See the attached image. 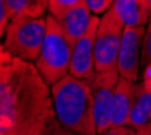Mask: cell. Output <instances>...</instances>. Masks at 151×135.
<instances>
[{
  "instance_id": "cell-1",
  "label": "cell",
  "mask_w": 151,
  "mask_h": 135,
  "mask_svg": "<svg viewBox=\"0 0 151 135\" xmlns=\"http://www.w3.org/2000/svg\"><path fill=\"white\" fill-rule=\"evenodd\" d=\"M54 116L51 91L35 64L0 45V135H41Z\"/></svg>"
},
{
  "instance_id": "cell-2",
  "label": "cell",
  "mask_w": 151,
  "mask_h": 135,
  "mask_svg": "<svg viewBox=\"0 0 151 135\" xmlns=\"http://www.w3.org/2000/svg\"><path fill=\"white\" fill-rule=\"evenodd\" d=\"M50 91L54 115L63 127L78 134L97 135L93 95L88 82L68 74L51 85Z\"/></svg>"
},
{
  "instance_id": "cell-3",
  "label": "cell",
  "mask_w": 151,
  "mask_h": 135,
  "mask_svg": "<svg viewBox=\"0 0 151 135\" xmlns=\"http://www.w3.org/2000/svg\"><path fill=\"white\" fill-rule=\"evenodd\" d=\"M73 46L58 20L53 15L46 16V35L35 68L47 85H54L69 74Z\"/></svg>"
},
{
  "instance_id": "cell-4",
  "label": "cell",
  "mask_w": 151,
  "mask_h": 135,
  "mask_svg": "<svg viewBox=\"0 0 151 135\" xmlns=\"http://www.w3.org/2000/svg\"><path fill=\"white\" fill-rule=\"evenodd\" d=\"M46 35V18L11 19L4 32L3 46L9 54L24 61H37Z\"/></svg>"
},
{
  "instance_id": "cell-5",
  "label": "cell",
  "mask_w": 151,
  "mask_h": 135,
  "mask_svg": "<svg viewBox=\"0 0 151 135\" xmlns=\"http://www.w3.org/2000/svg\"><path fill=\"white\" fill-rule=\"evenodd\" d=\"M124 25L111 7L99 22L94 39V69L105 72L117 66Z\"/></svg>"
},
{
  "instance_id": "cell-6",
  "label": "cell",
  "mask_w": 151,
  "mask_h": 135,
  "mask_svg": "<svg viewBox=\"0 0 151 135\" xmlns=\"http://www.w3.org/2000/svg\"><path fill=\"white\" fill-rule=\"evenodd\" d=\"M120 80L119 69L96 72L91 80H88V85L91 87L94 101V122L97 135L108 131L112 127L111 124V105H112L113 92Z\"/></svg>"
},
{
  "instance_id": "cell-7",
  "label": "cell",
  "mask_w": 151,
  "mask_h": 135,
  "mask_svg": "<svg viewBox=\"0 0 151 135\" xmlns=\"http://www.w3.org/2000/svg\"><path fill=\"white\" fill-rule=\"evenodd\" d=\"M145 34V26H142V27H124V31H123L119 57H117V69H119L122 77L134 82L139 80L140 54Z\"/></svg>"
},
{
  "instance_id": "cell-8",
  "label": "cell",
  "mask_w": 151,
  "mask_h": 135,
  "mask_svg": "<svg viewBox=\"0 0 151 135\" xmlns=\"http://www.w3.org/2000/svg\"><path fill=\"white\" fill-rule=\"evenodd\" d=\"M99 22H100V19L97 16H93L86 32L73 46L69 74L76 79L88 81L96 73V69H94V39H96Z\"/></svg>"
},
{
  "instance_id": "cell-9",
  "label": "cell",
  "mask_w": 151,
  "mask_h": 135,
  "mask_svg": "<svg viewBox=\"0 0 151 135\" xmlns=\"http://www.w3.org/2000/svg\"><path fill=\"white\" fill-rule=\"evenodd\" d=\"M135 93V82L120 76V80L113 92L111 105V124L112 127L129 126L132 103Z\"/></svg>"
},
{
  "instance_id": "cell-10",
  "label": "cell",
  "mask_w": 151,
  "mask_h": 135,
  "mask_svg": "<svg viewBox=\"0 0 151 135\" xmlns=\"http://www.w3.org/2000/svg\"><path fill=\"white\" fill-rule=\"evenodd\" d=\"M151 122V65L147 66L145 79L135 82L129 127L138 129Z\"/></svg>"
},
{
  "instance_id": "cell-11",
  "label": "cell",
  "mask_w": 151,
  "mask_h": 135,
  "mask_svg": "<svg viewBox=\"0 0 151 135\" xmlns=\"http://www.w3.org/2000/svg\"><path fill=\"white\" fill-rule=\"evenodd\" d=\"M91 12L92 11L89 9L88 4L85 3V0H82L81 3L69 8L60 18H57L63 32L73 45L86 32V30L91 26L92 18H93Z\"/></svg>"
},
{
  "instance_id": "cell-12",
  "label": "cell",
  "mask_w": 151,
  "mask_h": 135,
  "mask_svg": "<svg viewBox=\"0 0 151 135\" xmlns=\"http://www.w3.org/2000/svg\"><path fill=\"white\" fill-rule=\"evenodd\" d=\"M112 9L124 27H142L151 19L146 0H115Z\"/></svg>"
},
{
  "instance_id": "cell-13",
  "label": "cell",
  "mask_w": 151,
  "mask_h": 135,
  "mask_svg": "<svg viewBox=\"0 0 151 135\" xmlns=\"http://www.w3.org/2000/svg\"><path fill=\"white\" fill-rule=\"evenodd\" d=\"M9 18H41L47 9L49 0H6Z\"/></svg>"
},
{
  "instance_id": "cell-14",
  "label": "cell",
  "mask_w": 151,
  "mask_h": 135,
  "mask_svg": "<svg viewBox=\"0 0 151 135\" xmlns=\"http://www.w3.org/2000/svg\"><path fill=\"white\" fill-rule=\"evenodd\" d=\"M81 1L82 0H49L47 9L50 11V15H53L57 19V18H60L65 11L77 6Z\"/></svg>"
},
{
  "instance_id": "cell-15",
  "label": "cell",
  "mask_w": 151,
  "mask_h": 135,
  "mask_svg": "<svg viewBox=\"0 0 151 135\" xmlns=\"http://www.w3.org/2000/svg\"><path fill=\"white\" fill-rule=\"evenodd\" d=\"M41 135H85V134H78V132H74V131H72V130L63 127L62 124L57 120V118L54 116L50 122L47 123V126L45 127L43 132H42Z\"/></svg>"
},
{
  "instance_id": "cell-16",
  "label": "cell",
  "mask_w": 151,
  "mask_h": 135,
  "mask_svg": "<svg viewBox=\"0 0 151 135\" xmlns=\"http://www.w3.org/2000/svg\"><path fill=\"white\" fill-rule=\"evenodd\" d=\"M140 65L150 66L151 65V22L146 28V34L143 38L142 45V54H140Z\"/></svg>"
},
{
  "instance_id": "cell-17",
  "label": "cell",
  "mask_w": 151,
  "mask_h": 135,
  "mask_svg": "<svg viewBox=\"0 0 151 135\" xmlns=\"http://www.w3.org/2000/svg\"><path fill=\"white\" fill-rule=\"evenodd\" d=\"M115 0H85L89 9L94 14H105L112 7Z\"/></svg>"
},
{
  "instance_id": "cell-18",
  "label": "cell",
  "mask_w": 151,
  "mask_h": 135,
  "mask_svg": "<svg viewBox=\"0 0 151 135\" xmlns=\"http://www.w3.org/2000/svg\"><path fill=\"white\" fill-rule=\"evenodd\" d=\"M8 20H11L9 18V11H8V6H7L6 0H0V42L3 38L6 28L8 26Z\"/></svg>"
},
{
  "instance_id": "cell-19",
  "label": "cell",
  "mask_w": 151,
  "mask_h": 135,
  "mask_svg": "<svg viewBox=\"0 0 151 135\" xmlns=\"http://www.w3.org/2000/svg\"><path fill=\"white\" fill-rule=\"evenodd\" d=\"M100 135H134V129L129 126H119L111 127L108 131L103 132Z\"/></svg>"
},
{
  "instance_id": "cell-20",
  "label": "cell",
  "mask_w": 151,
  "mask_h": 135,
  "mask_svg": "<svg viewBox=\"0 0 151 135\" xmlns=\"http://www.w3.org/2000/svg\"><path fill=\"white\" fill-rule=\"evenodd\" d=\"M134 135H151V122L138 129H134Z\"/></svg>"
},
{
  "instance_id": "cell-21",
  "label": "cell",
  "mask_w": 151,
  "mask_h": 135,
  "mask_svg": "<svg viewBox=\"0 0 151 135\" xmlns=\"http://www.w3.org/2000/svg\"><path fill=\"white\" fill-rule=\"evenodd\" d=\"M147 3V7H148V11H150V15H151V0H146Z\"/></svg>"
}]
</instances>
